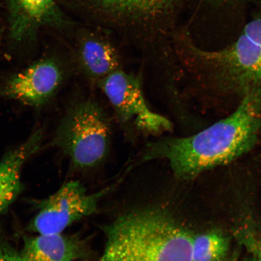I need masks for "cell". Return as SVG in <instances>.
<instances>
[{"label": "cell", "instance_id": "7a4b0ae2", "mask_svg": "<svg viewBox=\"0 0 261 261\" xmlns=\"http://www.w3.org/2000/svg\"><path fill=\"white\" fill-rule=\"evenodd\" d=\"M100 261H192L193 237L168 211L129 212L105 228Z\"/></svg>", "mask_w": 261, "mask_h": 261}, {"label": "cell", "instance_id": "5bb4252c", "mask_svg": "<svg viewBox=\"0 0 261 261\" xmlns=\"http://www.w3.org/2000/svg\"><path fill=\"white\" fill-rule=\"evenodd\" d=\"M236 236L251 255L257 261H261V232L259 231L251 225L244 224L237 228Z\"/></svg>", "mask_w": 261, "mask_h": 261}, {"label": "cell", "instance_id": "6da1fadb", "mask_svg": "<svg viewBox=\"0 0 261 261\" xmlns=\"http://www.w3.org/2000/svg\"><path fill=\"white\" fill-rule=\"evenodd\" d=\"M261 126V85L244 93L236 112L195 135L158 137L146 143L140 162L165 160L176 177L191 179L252 149Z\"/></svg>", "mask_w": 261, "mask_h": 261}, {"label": "cell", "instance_id": "3957f363", "mask_svg": "<svg viewBox=\"0 0 261 261\" xmlns=\"http://www.w3.org/2000/svg\"><path fill=\"white\" fill-rule=\"evenodd\" d=\"M113 119L97 98L85 97L68 108L52 145L68 156L74 168L97 167L106 161L112 148Z\"/></svg>", "mask_w": 261, "mask_h": 261}, {"label": "cell", "instance_id": "5b68a950", "mask_svg": "<svg viewBox=\"0 0 261 261\" xmlns=\"http://www.w3.org/2000/svg\"><path fill=\"white\" fill-rule=\"evenodd\" d=\"M113 110V118L130 142L139 136L161 137L171 133L174 123L150 108L143 91L141 74L122 69L110 74L98 85Z\"/></svg>", "mask_w": 261, "mask_h": 261}, {"label": "cell", "instance_id": "9c48e42d", "mask_svg": "<svg viewBox=\"0 0 261 261\" xmlns=\"http://www.w3.org/2000/svg\"><path fill=\"white\" fill-rule=\"evenodd\" d=\"M10 38L20 42L34 39L40 29L68 24L55 0H7Z\"/></svg>", "mask_w": 261, "mask_h": 261}, {"label": "cell", "instance_id": "8fae6325", "mask_svg": "<svg viewBox=\"0 0 261 261\" xmlns=\"http://www.w3.org/2000/svg\"><path fill=\"white\" fill-rule=\"evenodd\" d=\"M43 132L36 130L24 143L9 151L0 162V214L8 210L22 189V166L40 149Z\"/></svg>", "mask_w": 261, "mask_h": 261}, {"label": "cell", "instance_id": "7c38bea8", "mask_svg": "<svg viewBox=\"0 0 261 261\" xmlns=\"http://www.w3.org/2000/svg\"><path fill=\"white\" fill-rule=\"evenodd\" d=\"M87 252L79 237L60 233L25 238L21 253L25 261H73L83 258Z\"/></svg>", "mask_w": 261, "mask_h": 261}, {"label": "cell", "instance_id": "2e32d148", "mask_svg": "<svg viewBox=\"0 0 261 261\" xmlns=\"http://www.w3.org/2000/svg\"><path fill=\"white\" fill-rule=\"evenodd\" d=\"M242 261H257L254 257L251 255V257H247V258L244 259Z\"/></svg>", "mask_w": 261, "mask_h": 261}, {"label": "cell", "instance_id": "277c9868", "mask_svg": "<svg viewBox=\"0 0 261 261\" xmlns=\"http://www.w3.org/2000/svg\"><path fill=\"white\" fill-rule=\"evenodd\" d=\"M174 50L179 64L207 66L231 89L244 91L261 85V24L251 21L238 40L226 48L205 51L177 35Z\"/></svg>", "mask_w": 261, "mask_h": 261}, {"label": "cell", "instance_id": "ba28073f", "mask_svg": "<svg viewBox=\"0 0 261 261\" xmlns=\"http://www.w3.org/2000/svg\"><path fill=\"white\" fill-rule=\"evenodd\" d=\"M97 9L120 25L139 28L136 41L158 38L149 32L155 22L168 17L177 0H94Z\"/></svg>", "mask_w": 261, "mask_h": 261}, {"label": "cell", "instance_id": "9a60e30c", "mask_svg": "<svg viewBox=\"0 0 261 261\" xmlns=\"http://www.w3.org/2000/svg\"><path fill=\"white\" fill-rule=\"evenodd\" d=\"M0 261H25L22 254L8 241L0 240Z\"/></svg>", "mask_w": 261, "mask_h": 261}, {"label": "cell", "instance_id": "8992f818", "mask_svg": "<svg viewBox=\"0 0 261 261\" xmlns=\"http://www.w3.org/2000/svg\"><path fill=\"white\" fill-rule=\"evenodd\" d=\"M106 190L89 194L79 181L66 182L38 204V212L28 227L38 234L60 233L71 224L97 211Z\"/></svg>", "mask_w": 261, "mask_h": 261}, {"label": "cell", "instance_id": "e0dca14e", "mask_svg": "<svg viewBox=\"0 0 261 261\" xmlns=\"http://www.w3.org/2000/svg\"><path fill=\"white\" fill-rule=\"evenodd\" d=\"M73 261H89V260H73Z\"/></svg>", "mask_w": 261, "mask_h": 261}, {"label": "cell", "instance_id": "52a82bcc", "mask_svg": "<svg viewBox=\"0 0 261 261\" xmlns=\"http://www.w3.org/2000/svg\"><path fill=\"white\" fill-rule=\"evenodd\" d=\"M64 78V68L57 60L42 59L9 78L0 87V96L40 107L57 92Z\"/></svg>", "mask_w": 261, "mask_h": 261}, {"label": "cell", "instance_id": "4fadbf2b", "mask_svg": "<svg viewBox=\"0 0 261 261\" xmlns=\"http://www.w3.org/2000/svg\"><path fill=\"white\" fill-rule=\"evenodd\" d=\"M229 247L228 238L219 233L194 236L192 261H221L226 256Z\"/></svg>", "mask_w": 261, "mask_h": 261}, {"label": "cell", "instance_id": "30bf717a", "mask_svg": "<svg viewBox=\"0 0 261 261\" xmlns=\"http://www.w3.org/2000/svg\"><path fill=\"white\" fill-rule=\"evenodd\" d=\"M75 58L78 69L91 87L122 69L121 56L107 35L97 31L85 32L78 39Z\"/></svg>", "mask_w": 261, "mask_h": 261}]
</instances>
